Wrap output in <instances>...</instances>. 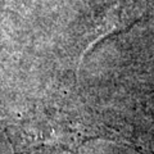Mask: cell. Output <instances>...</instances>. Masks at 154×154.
Wrapping results in <instances>:
<instances>
[{"instance_id": "obj_1", "label": "cell", "mask_w": 154, "mask_h": 154, "mask_svg": "<svg viewBox=\"0 0 154 154\" xmlns=\"http://www.w3.org/2000/svg\"><path fill=\"white\" fill-rule=\"evenodd\" d=\"M116 134L107 127L95 126L81 121H72L67 118L44 119L32 131L25 132V145L28 149H36L38 146H51L64 149L76 153L79 146L90 139L98 137H114Z\"/></svg>"}]
</instances>
